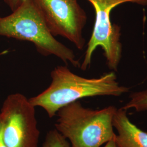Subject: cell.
I'll return each mask as SVG.
<instances>
[{
	"label": "cell",
	"instance_id": "6",
	"mask_svg": "<svg viewBox=\"0 0 147 147\" xmlns=\"http://www.w3.org/2000/svg\"><path fill=\"white\" fill-rule=\"evenodd\" d=\"M40 11L49 31L82 50L86 41L83 30L87 17L78 0H32Z\"/></svg>",
	"mask_w": 147,
	"mask_h": 147
},
{
	"label": "cell",
	"instance_id": "8",
	"mask_svg": "<svg viewBox=\"0 0 147 147\" xmlns=\"http://www.w3.org/2000/svg\"><path fill=\"white\" fill-rule=\"evenodd\" d=\"M121 108L125 110L134 109L137 112L147 111V89L132 93L130 100Z\"/></svg>",
	"mask_w": 147,
	"mask_h": 147
},
{
	"label": "cell",
	"instance_id": "11",
	"mask_svg": "<svg viewBox=\"0 0 147 147\" xmlns=\"http://www.w3.org/2000/svg\"><path fill=\"white\" fill-rule=\"evenodd\" d=\"M0 147H7L3 138V122L0 115Z\"/></svg>",
	"mask_w": 147,
	"mask_h": 147
},
{
	"label": "cell",
	"instance_id": "4",
	"mask_svg": "<svg viewBox=\"0 0 147 147\" xmlns=\"http://www.w3.org/2000/svg\"><path fill=\"white\" fill-rule=\"evenodd\" d=\"M87 1L92 4L94 9L95 20L80 68L86 70L89 67L93 53L97 47H101L104 51L108 68L117 71L122 55L121 28L119 25L111 23V11L117 5L127 2L147 5V0Z\"/></svg>",
	"mask_w": 147,
	"mask_h": 147
},
{
	"label": "cell",
	"instance_id": "2",
	"mask_svg": "<svg viewBox=\"0 0 147 147\" xmlns=\"http://www.w3.org/2000/svg\"><path fill=\"white\" fill-rule=\"evenodd\" d=\"M0 36L32 42L43 56H55L66 64L80 68L73 50L51 33L32 0H24L10 15L0 16Z\"/></svg>",
	"mask_w": 147,
	"mask_h": 147
},
{
	"label": "cell",
	"instance_id": "12",
	"mask_svg": "<svg viewBox=\"0 0 147 147\" xmlns=\"http://www.w3.org/2000/svg\"><path fill=\"white\" fill-rule=\"evenodd\" d=\"M104 147H118V146L116 144L115 140H112L106 143V145Z\"/></svg>",
	"mask_w": 147,
	"mask_h": 147
},
{
	"label": "cell",
	"instance_id": "3",
	"mask_svg": "<svg viewBox=\"0 0 147 147\" xmlns=\"http://www.w3.org/2000/svg\"><path fill=\"white\" fill-rule=\"evenodd\" d=\"M117 110L114 106L93 110L74 101L57 112L55 129L73 147H100L115 140L113 119Z\"/></svg>",
	"mask_w": 147,
	"mask_h": 147
},
{
	"label": "cell",
	"instance_id": "7",
	"mask_svg": "<svg viewBox=\"0 0 147 147\" xmlns=\"http://www.w3.org/2000/svg\"><path fill=\"white\" fill-rule=\"evenodd\" d=\"M123 108L117 109L113 125L117 131L115 142L118 147H147V132L133 124Z\"/></svg>",
	"mask_w": 147,
	"mask_h": 147
},
{
	"label": "cell",
	"instance_id": "5",
	"mask_svg": "<svg viewBox=\"0 0 147 147\" xmlns=\"http://www.w3.org/2000/svg\"><path fill=\"white\" fill-rule=\"evenodd\" d=\"M35 107L21 93L11 94L6 98L0 115L7 147H38L40 132Z\"/></svg>",
	"mask_w": 147,
	"mask_h": 147
},
{
	"label": "cell",
	"instance_id": "1",
	"mask_svg": "<svg viewBox=\"0 0 147 147\" xmlns=\"http://www.w3.org/2000/svg\"><path fill=\"white\" fill-rule=\"evenodd\" d=\"M51 83L41 93L29 100L35 107L42 108L49 118L65 105L79 99L96 96H119L129 91L117 81L115 72L98 78L88 79L73 73L65 66L59 65L51 73Z\"/></svg>",
	"mask_w": 147,
	"mask_h": 147
},
{
	"label": "cell",
	"instance_id": "9",
	"mask_svg": "<svg viewBox=\"0 0 147 147\" xmlns=\"http://www.w3.org/2000/svg\"><path fill=\"white\" fill-rule=\"evenodd\" d=\"M42 147H73L68 140L55 128L47 132Z\"/></svg>",
	"mask_w": 147,
	"mask_h": 147
},
{
	"label": "cell",
	"instance_id": "10",
	"mask_svg": "<svg viewBox=\"0 0 147 147\" xmlns=\"http://www.w3.org/2000/svg\"><path fill=\"white\" fill-rule=\"evenodd\" d=\"M24 0H4V2L9 7L11 11H14L19 5Z\"/></svg>",
	"mask_w": 147,
	"mask_h": 147
}]
</instances>
